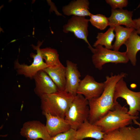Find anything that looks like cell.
<instances>
[{"mask_svg":"<svg viewBox=\"0 0 140 140\" xmlns=\"http://www.w3.org/2000/svg\"><path fill=\"white\" fill-rule=\"evenodd\" d=\"M126 75L124 73L114 75L111 73L110 76L106 77L104 82L105 87L102 94L99 97L88 101L90 114L88 121L90 123L94 124L109 111L114 109L115 104L113 97L115 86L118 82L125 77Z\"/></svg>","mask_w":140,"mask_h":140,"instance_id":"6da1fadb","label":"cell"},{"mask_svg":"<svg viewBox=\"0 0 140 140\" xmlns=\"http://www.w3.org/2000/svg\"><path fill=\"white\" fill-rule=\"evenodd\" d=\"M75 96L65 91H58L40 98L43 114H48L65 118Z\"/></svg>","mask_w":140,"mask_h":140,"instance_id":"7a4b0ae2","label":"cell"},{"mask_svg":"<svg viewBox=\"0 0 140 140\" xmlns=\"http://www.w3.org/2000/svg\"><path fill=\"white\" fill-rule=\"evenodd\" d=\"M128 110L125 106H122L117 102L113 110L109 111L94 124L100 127L105 134L128 126L133 123L134 120L139 118L138 116L130 115Z\"/></svg>","mask_w":140,"mask_h":140,"instance_id":"3957f363","label":"cell"},{"mask_svg":"<svg viewBox=\"0 0 140 140\" xmlns=\"http://www.w3.org/2000/svg\"><path fill=\"white\" fill-rule=\"evenodd\" d=\"M89 114L88 100L82 95L77 94L74 96L65 119L71 128L76 130L84 121L88 120Z\"/></svg>","mask_w":140,"mask_h":140,"instance_id":"277c9868","label":"cell"},{"mask_svg":"<svg viewBox=\"0 0 140 140\" xmlns=\"http://www.w3.org/2000/svg\"><path fill=\"white\" fill-rule=\"evenodd\" d=\"M88 47L93 53V63L95 68L99 70H101L103 66L107 63L126 64L129 61L125 52L112 50L100 45L95 48L88 45Z\"/></svg>","mask_w":140,"mask_h":140,"instance_id":"5b68a950","label":"cell"},{"mask_svg":"<svg viewBox=\"0 0 140 140\" xmlns=\"http://www.w3.org/2000/svg\"><path fill=\"white\" fill-rule=\"evenodd\" d=\"M119 97L125 100L129 106L128 113L133 116H138L140 112V91L135 92L127 87L124 78L121 79L116 83L114 89V101L115 104Z\"/></svg>","mask_w":140,"mask_h":140,"instance_id":"8992f818","label":"cell"},{"mask_svg":"<svg viewBox=\"0 0 140 140\" xmlns=\"http://www.w3.org/2000/svg\"><path fill=\"white\" fill-rule=\"evenodd\" d=\"M43 42V41L40 42L39 40L37 46L31 45L33 49L36 50L37 53H32L30 54V57L33 59V61L30 65L21 64L18 59L14 62V68L17 74L23 75L26 78L32 79L38 72L47 68L43 60L40 48Z\"/></svg>","mask_w":140,"mask_h":140,"instance_id":"52a82bcc","label":"cell"},{"mask_svg":"<svg viewBox=\"0 0 140 140\" xmlns=\"http://www.w3.org/2000/svg\"><path fill=\"white\" fill-rule=\"evenodd\" d=\"M89 22V19L85 17L72 16L63 25V31L66 33H73L77 38L83 40L88 45H90L87 39Z\"/></svg>","mask_w":140,"mask_h":140,"instance_id":"ba28073f","label":"cell"},{"mask_svg":"<svg viewBox=\"0 0 140 140\" xmlns=\"http://www.w3.org/2000/svg\"><path fill=\"white\" fill-rule=\"evenodd\" d=\"M105 87L104 82H98L93 76L87 75L80 81L77 94L82 95L88 101L99 97L103 92Z\"/></svg>","mask_w":140,"mask_h":140,"instance_id":"9c48e42d","label":"cell"},{"mask_svg":"<svg viewBox=\"0 0 140 140\" xmlns=\"http://www.w3.org/2000/svg\"><path fill=\"white\" fill-rule=\"evenodd\" d=\"M20 133L21 136L26 139L49 140L51 137L45 125L36 120L24 122L20 129Z\"/></svg>","mask_w":140,"mask_h":140,"instance_id":"30bf717a","label":"cell"},{"mask_svg":"<svg viewBox=\"0 0 140 140\" xmlns=\"http://www.w3.org/2000/svg\"><path fill=\"white\" fill-rule=\"evenodd\" d=\"M35 94L40 98L43 96L51 94L58 91L52 79L44 70L38 72L34 77Z\"/></svg>","mask_w":140,"mask_h":140,"instance_id":"8fae6325","label":"cell"},{"mask_svg":"<svg viewBox=\"0 0 140 140\" xmlns=\"http://www.w3.org/2000/svg\"><path fill=\"white\" fill-rule=\"evenodd\" d=\"M66 84L65 91L74 96L77 95V91L81 80L80 73L77 65L71 61H66Z\"/></svg>","mask_w":140,"mask_h":140,"instance_id":"7c38bea8","label":"cell"},{"mask_svg":"<svg viewBox=\"0 0 140 140\" xmlns=\"http://www.w3.org/2000/svg\"><path fill=\"white\" fill-rule=\"evenodd\" d=\"M133 12L123 9H112L111 15L108 18L110 27L114 28L117 26L124 25L126 27L136 30V26L132 19Z\"/></svg>","mask_w":140,"mask_h":140,"instance_id":"4fadbf2b","label":"cell"},{"mask_svg":"<svg viewBox=\"0 0 140 140\" xmlns=\"http://www.w3.org/2000/svg\"><path fill=\"white\" fill-rule=\"evenodd\" d=\"M102 140H140V128H121L105 134Z\"/></svg>","mask_w":140,"mask_h":140,"instance_id":"5bb4252c","label":"cell"},{"mask_svg":"<svg viewBox=\"0 0 140 140\" xmlns=\"http://www.w3.org/2000/svg\"><path fill=\"white\" fill-rule=\"evenodd\" d=\"M105 134L100 127L90 123L88 120L84 121L76 130L77 140H83L86 138L102 140Z\"/></svg>","mask_w":140,"mask_h":140,"instance_id":"9a60e30c","label":"cell"},{"mask_svg":"<svg viewBox=\"0 0 140 140\" xmlns=\"http://www.w3.org/2000/svg\"><path fill=\"white\" fill-rule=\"evenodd\" d=\"M44 115L46 119L45 126L51 137L69 130L70 125L65 118L48 114Z\"/></svg>","mask_w":140,"mask_h":140,"instance_id":"2e32d148","label":"cell"},{"mask_svg":"<svg viewBox=\"0 0 140 140\" xmlns=\"http://www.w3.org/2000/svg\"><path fill=\"white\" fill-rule=\"evenodd\" d=\"M89 5L88 0H74L64 6L62 11L65 15L68 16H89L91 13L89 10Z\"/></svg>","mask_w":140,"mask_h":140,"instance_id":"e0dca14e","label":"cell"},{"mask_svg":"<svg viewBox=\"0 0 140 140\" xmlns=\"http://www.w3.org/2000/svg\"><path fill=\"white\" fill-rule=\"evenodd\" d=\"M44 70L50 77L58 90L65 91L66 84V67L61 64L52 67H47Z\"/></svg>","mask_w":140,"mask_h":140,"instance_id":"ac0fdd59","label":"cell"},{"mask_svg":"<svg viewBox=\"0 0 140 140\" xmlns=\"http://www.w3.org/2000/svg\"><path fill=\"white\" fill-rule=\"evenodd\" d=\"M124 44L127 47L126 55L132 64L135 66L137 61L136 54L140 50V36L136 30L132 32Z\"/></svg>","mask_w":140,"mask_h":140,"instance_id":"d6986e66","label":"cell"},{"mask_svg":"<svg viewBox=\"0 0 140 140\" xmlns=\"http://www.w3.org/2000/svg\"><path fill=\"white\" fill-rule=\"evenodd\" d=\"M135 29L132 28L124 27L121 25L115 26L114 30L115 33V40L113 45V50L118 51L121 46L124 44L132 32Z\"/></svg>","mask_w":140,"mask_h":140,"instance_id":"ffe728a7","label":"cell"},{"mask_svg":"<svg viewBox=\"0 0 140 140\" xmlns=\"http://www.w3.org/2000/svg\"><path fill=\"white\" fill-rule=\"evenodd\" d=\"M42 56L45 60L47 67H52L59 65L61 63L57 51L51 47L40 48Z\"/></svg>","mask_w":140,"mask_h":140,"instance_id":"44dd1931","label":"cell"},{"mask_svg":"<svg viewBox=\"0 0 140 140\" xmlns=\"http://www.w3.org/2000/svg\"><path fill=\"white\" fill-rule=\"evenodd\" d=\"M114 28L110 27L104 33H98L96 38L97 40L93 45V47L100 45L104 46L105 48L108 49H113L112 43L115 37L114 32Z\"/></svg>","mask_w":140,"mask_h":140,"instance_id":"7402d4cb","label":"cell"},{"mask_svg":"<svg viewBox=\"0 0 140 140\" xmlns=\"http://www.w3.org/2000/svg\"><path fill=\"white\" fill-rule=\"evenodd\" d=\"M89 17V22L91 24L101 30H104L109 26L108 18L104 15L100 14L94 15L91 13Z\"/></svg>","mask_w":140,"mask_h":140,"instance_id":"603a6c76","label":"cell"},{"mask_svg":"<svg viewBox=\"0 0 140 140\" xmlns=\"http://www.w3.org/2000/svg\"><path fill=\"white\" fill-rule=\"evenodd\" d=\"M49 140H77L76 130L71 128L67 131L51 137Z\"/></svg>","mask_w":140,"mask_h":140,"instance_id":"cb8c5ba5","label":"cell"},{"mask_svg":"<svg viewBox=\"0 0 140 140\" xmlns=\"http://www.w3.org/2000/svg\"><path fill=\"white\" fill-rule=\"evenodd\" d=\"M106 1L113 9H122L128 4L127 0H106Z\"/></svg>","mask_w":140,"mask_h":140,"instance_id":"d4e9b609","label":"cell"},{"mask_svg":"<svg viewBox=\"0 0 140 140\" xmlns=\"http://www.w3.org/2000/svg\"><path fill=\"white\" fill-rule=\"evenodd\" d=\"M133 20L135 23L137 29L140 27V18L134 19Z\"/></svg>","mask_w":140,"mask_h":140,"instance_id":"484cf974","label":"cell"},{"mask_svg":"<svg viewBox=\"0 0 140 140\" xmlns=\"http://www.w3.org/2000/svg\"><path fill=\"white\" fill-rule=\"evenodd\" d=\"M133 122L134 123L138 125L139 127L140 128V123L138 122L136 120H133Z\"/></svg>","mask_w":140,"mask_h":140,"instance_id":"4316f807","label":"cell"},{"mask_svg":"<svg viewBox=\"0 0 140 140\" xmlns=\"http://www.w3.org/2000/svg\"><path fill=\"white\" fill-rule=\"evenodd\" d=\"M136 30L138 34H140V27L137 29Z\"/></svg>","mask_w":140,"mask_h":140,"instance_id":"83f0119b","label":"cell"},{"mask_svg":"<svg viewBox=\"0 0 140 140\" xmlns=\"http://www.w3.org/2000/svg\"><path fill=\"white\" fill-rule=\"evenodd\" d=\"M26 140H41L39 139H26Z\"/></svg>","mask_w":140,"mask_h":140,"instance_id":"f1b7e54d","label":"cell"}]
</instances>
